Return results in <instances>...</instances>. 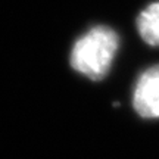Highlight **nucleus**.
<instances>
[{
  "mask_svg": "<svg viewBox=\"0 0 159 159\" xmlns=\"http://www.w3.org/2000/svg\"><path fill=\"white\" fill-rule=\"evenodd\" d=\"M133 105L143 118H159V65L148 68L139 77Z\"/></svg>",
  "mask_w": 159,
  "mask_h": 159,
  "instance_id": "nucleus-2",
  "label": "nucleus"
},
{
  "mask_svg": "<svg viewBox=\"0 0 159 159\" xmlns=\"http://www.w3.org/2000/svg\"><path fill=\"white\" fill-rule=\"evenodd\" d=\"M118 50V35L108 27H94L75 41L71 52L72 68L91 80L108 74Z\"/></svg>",
  "mask_w": 159,
  "mask_h": 159,
  "instance_id": "nucleus-1",
  "label": "nucleus"
},
{
  "mask_svg": "<svg viewBox=\"0 0 159 159\" xmlns=\"http://www.w3.org/2000/svg\"><path fill=\"white\" fill-rule=\"evenodd\" d=\"M137 30L150 46H159V2L149 5L137 18Z\"/></svg>",
  "mask_w": 159,
  "mask_h": 159,
  "instance_id": "nucleus-3",
  "label": "nucleus"
}]
</instances>
